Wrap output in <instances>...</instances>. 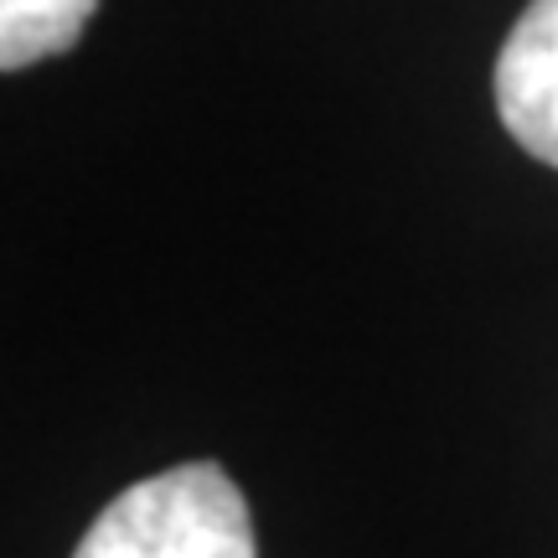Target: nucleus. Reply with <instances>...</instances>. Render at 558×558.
<instances>
[{
  "mask_svg": "<svg viewBox=\"0 0 558 558\" xmlns=\"http://www.w3.org/2000/svg\"><path fill=\"white\" fill-rule=\"evenodd\" d=\"M73 558H259V548L233 476L213 460H192L120 492Z\"/></svg>",
  "mask_w": 558,
  "mask_h": 558,
  "instance_id": "nucleus-1",
  "label": "nucleus"
},
{
  "mask_svg": "<svg viewBox=\"0 0 558 558\" xmlns=\"http://www.w3.org/2000/svg\"><path fill=\"white\" fill-rule=\"evenodd\" d=\"M497 114L527 156L558 166V0H527L497 58Z\"/></svg>",
  "mask_w": 558,
  "mask_h": 558,
  "instance_id": "nucleus-2",
  "label": "nucleus"
},
{
  "mask_svg": "<svg viewBox=\"0 0 558 558\" xmlns=\"http://www.w3.org/2000/svg\"><path fill=\"white\" fill-rule=\"evenodd\" d=\"M99 0H0V68L21 73L83 37Z\"/></svg>",
  "mask_w": 558,
  "mask_h": 558,
  "instance_id": "nucleus-3",
  "label": "nucleus"
}]
</instances>
